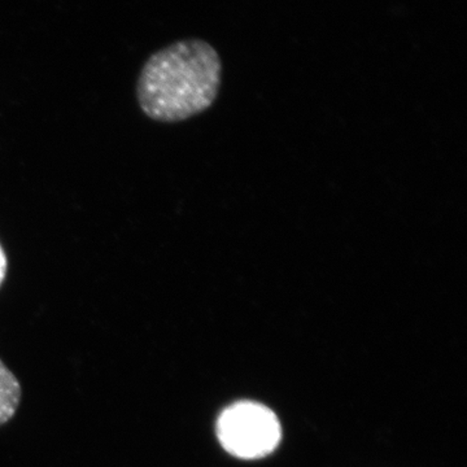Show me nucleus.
Wrapping results in <instances>:
<instances>
[{"label": "nucleus", "mask_w": 467, "mask_h": 467, "mask_svg": "<svg viewBox=\"0 0 467 467\" xmlns=\"http://www.w3.org/2000/svg\"><path fill=\"white\" fill-rule=\"evenodd\" d=\"M20 382L0 359V426L12 420L20 405Z\"/></svg>", "instance_id": "3"}, {"label": "nucleus", "mask_w": 467, "mask_h": 467, "mask_svg": "<svg viewBox=\"0 0 467 467\" xmlns=\"http://www.w3.org/2000/svg\"><path fill=\"white\" fill-rule=\"evenodd\" d=\"M223 63L202 39L175 42L152 55L140 70L137 98L144 115L159 122H181L213 106Z\"/></svg>", "instance_id": "1"}, {"label": "nucleus", "mask_w": 467, "mask_h": 467, "mask_svg": "<svg viewBox=\"0 0 467 467\" xmlns=\"http://www.w3.org/2000/svg\"><path fill=\"white\" fill-rule=\"evenodd\" d=\"M5 272H7V259H5V252L0 247V285H2L3 279H5Z\"/></svg>", "instance_id": "4"}, {"label": "nucleus", "mask_w": 467, "mask_h": 467, "mask_svg": "<svg viewBox=\"0 0 467 467\" xmlns=\"http://www.w3.org/2000/svg\"><path fill=\"white\" fill-rule=\"evenodd\" d=\"M216 435L221 447L236 459H265L281 444V420L259 401L239 400L218 414Z\"/></svg>", "instance_id": "2"}]
</instances>
